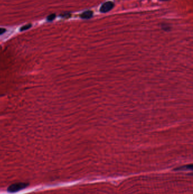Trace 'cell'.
Segmentation results:
<instances>
[{"label":"cell","mask_w":193,"mask_h":194,"mask_svg":"<svg viewBox=\"0 0 193 194\" xmlns=\"http://www.w3.org/2000/svg\"><path fill=\"white\" fill-rule=\"evenodd\" d=\"M27 186V184L26 183H16L10 186L8 188V191L10 192H15L18 191H20L22 189H25Z\"/></svg>","instance_id":"cell-1"},{"label":"cell","mask_w":193,"mask_h":194,"mask_svg":"<svg viewBox=\"0 0 193 194\" xmlns=\"http://www.w3.org/2000/svg\"><path fill=\"white\" fill-rule=\"evenodd\" d=\"M6 32V30L3 28H0V35L3 34Z\"/></svg>","instance_id":"cell-6"},{"label":"cell","mask_w":193,"mask_h":194,"mask_svg":"<svg viewBox=\"0 0 193 194\" xmlns=\"http://www.w3.org/2000/svg\"><path fill=\"white\" fill-rule=\"evenodd\" d=\"M114 6V4L112 1H107L102 5L101 6L100 11L102 13H105L110 11Z\"/></svg>","instance_id":"cell-2"},{"label":"cell","mask_w":193,"mask_h":194,"mask_svg":"<svg viewBox=\"0 0 193 194\" xmlns=\"http://www.w3.org/2000/svg\"><path fill=\"white\" fill-rule=\"evenodd\" d=\"M160 1H169V0H160Z\"/></svg>","instance_id":"cell-7"},{"label":"cell","mask_w":193,"mask_h":194,"mask_svg":"<svg viewBox=\"0 0 193 194\" xmlns=\"http://www.w3.org/2000/svg\"><path fill=\"white\" fill-rule=\"evenodd\" d=\"M93 16V12L91 10H87L86 11L83 12L82 14L80 15V18L82 19H90L92 18Z\"/></svg>","instance_id":"cell-3"},{"label":"cell","mask_w":193,"mask_h":194,"mask_svg":"<svg viewBox=\"0 0 193 194\" xmlns=\"http://www.w3.org/2000/svg\"><path fill=\"white\" fill-rule=\"evenodd\" d=\"M55 18V14H52L51 15H49L48 16V17H47V20L48 21H52L53 20V19H54Z\"/></svg>","instance_id":"cell-5"},{"label":"cell","mask_w":193,"mask_h":194,"mask_svg":"<svg viewBox=\"0 0 193 194\" xmlns=\"http://www.w3.org/2000/svg\"><path fill=\"white\" fill-rule=\"evenodd\" d=\"M31 27H32L31 24H28V25H25L24 26H22V27L20 29V31H25V30H27L30 28Z\"/></svg>","instance_id":"cell-4"}]
</instances>
